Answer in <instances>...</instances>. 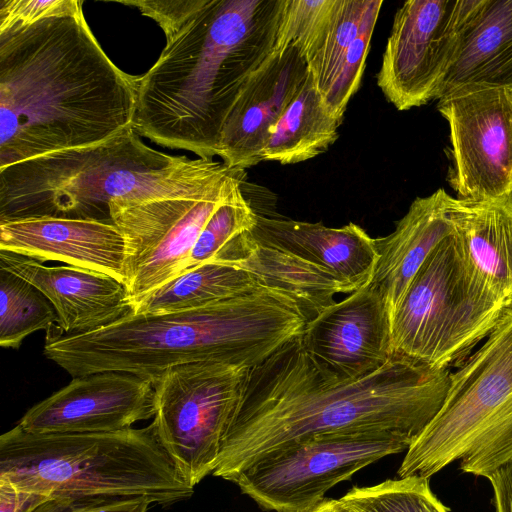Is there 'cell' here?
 I'll return each instance as SVG.
<instances>
[{"instance_id":"obj_1","label":"cell","mask_w":512,"mask_h":512,"mask_svg":"<svg viewBox=\"0 0 512 512\" xmlns=\"http://www.w3.org/2000/svg\"><path fill=\"white\" fill-rule=\"evenodd\" d=\"M300 336L247 371L213 476L231 482L265 455L321 434L390 432L413 442L444 403L449 369L394 353L375 371L342 377Z\"/></svg>"},{"instance_id":"obj_2","label":"cell","mask_w":512,"mask_h":512,"mask_svg":"<svg viewBox=\"0 0 512 512\" xmlns=\"http://www.w3.org/2000/svg\"><path fill=\"white\" fill-rule=\"evenodd\" d=\"M137 79L108 58L83 11L0 33V168L132 126Z\"/></svg>"},{"instance_id":"obj_3","label":"cell","mask_w":512,"mask_h":512,"mask_svg":"<svg viewBox=\"0 0 512 512\" xmlns=\"http://www.w3.org/2000/svg\"><path fill=\"white\" fill-rule=\"evenodd\" d=\"M282 0H206L137 79L132 126L151 141L217 156L239 93L275 51Z\"/></svg>"},{"instance_id":"obj_4","label":"cell","mask_w":512,"mask_h":512,"mask_svg":"<svg viewBox=\"0 0 512 512\" xmlns=\"http://www.w3.org/2000/svg\"><path fill=\"white\" fill-rule=\"evenodd\" d=\"M307 321L291 295L260 285L196 309L132 313L87 333L50 335L44 354L72 377L112 371L154 384L181 364L252 368L300 336Z\"/></svg>"},{"instance_id":"obj_5","label":"cell","mask_w":512,"mask_h":512,"mask_svg":"<svg viewBox=\"0 0 512 512\" xmlns=\"http://www.w3.org/2000/svg\"><path fill=\"white\" fill-rule=\"evenodd\" d=\"M243 174L213 159L155 150L129 126L98 144L0 168V222L38 217L112 222L114 201L204 199Z\"/></svg>"},{"instance_id":"obj_6","label":"cell","mask_w":512,"mask_h":512,"mask_svg":"<svg viewBox=\"0 0 512 512\" xmlns=\"http://www.w3.org/2000/svg\"><path fill=\"white\" fill-rule=\"evenodd\" d=\"M0 480L53 497H143L169 506L192 487L150 424L102 433L34 434L18 424L0 436Z\"/></svg>"},{"instance_id":"obj_7","label":"cell","mask_w":512,"mask_h":512,"mask_svg":"<svg viewBox=\"0 0 512 512\" xmlns=\"http://www.w3.org/2000/svg\"><path fill=\"white\" fill-rule=\"evenodd\" d=\"M511 306L474 270L453 231L420 267L391 317L392 351L436 369L458 367Z\"/></svg>"},{"instance_id":"obj_8","label":"cell","mask_w":512,"mask_h":512,"mask_svg":"<svg viewBox=\"0 0 512 512\" xmlns=\"http://www.w3.org/2000/svg\"><path fill=\"white\" fill-rule=\"evenodd\" d=\"M512 403V306L455 372L444 403L413 440L399 478H430L461 459L481 432Z\"/></svg>"},{"instance_id":"obj_9","label":"cell","mask_w":512,"mask_h":512,"mask_svg":"<svg viewBox=\"0 0 512 512\" xmlns=\"http://www.w3.org/2000/svg\"><path fill=\"white\" fill-rule=\"evenodd\" d=\"M249 369L213 362L181 364L153 384L155 436L192 487L216 467Z\"/></svg>"},{"instance_id":"obj_10","label":"cell","mask_w":512,"mask_h":512,"mask_svg":"<svg viewBox=\"0 0 512 512\" xmlns=\"http://www.w3.org/2000/svg\"><path fill=\"white\" fill-rule=\"evenodd\" d=\"M411 443L409 437L390 432L316 435L265 455L231 482L263 510L304 512L336 484Z\"/></svg>"},{"instance_id":"obj_11","label":"cell","mask_w":512,"mask_h":512,"mask_svg":"<svg viewBox=\"0 0 512 512\" xmlns=\"http://www.w3.org/2000/svg\"><path fill=\"white\" fill-rule=\"evenodd\" d=\"M240 188L242 179L204 199L168 198L110 204L111 221L126 241V286L132 306L186 270L206 222Z\"/></svg>"},{"instance_id":"obj_12","label":"cell","mask_w":512,"mask_h":512,"mask_svg":"<svg viewBox=\"0 0 512 512\" xmlns=\"http://www.w3.org/2000/svg\"><path fill=\"white\" fill-rule=\"evenodd\" d=\"M472 0H409L397 10L377 85L397 110L438 97Z\"/></svg>"},{"instance_id":"obj_13","label":"cell","mask_w":512,"mask_h":512,"mask_svg":"<svg viewBox=\"0 0 512 512\" xmlns=\"http://www.w3.org/2000/svg\"><path fill=\"white\" fill-rule=\"evenodd\" d=\"M450 130L447 180L458 199L512 193V89L454 92L438 99Z\"/></svg>"},{"instance_id":"obj_14","label":"cell","mask_w":512,"mask_h":512,"mask_svg":"<svg viewBox=\"0 0 512 512\" xmlns=\"http://www.w3.org/2000/svg\"><path fill=\"white\" fill-rule=\"evenodd\" d=\"M155 411L151 382L106 371L73 377L32 406L18 425L34 434L114 432L154 417Z\"/></svg>"},{"instance_id":"obj_15","label":"cell","mask_w":512,"mask_h":512,"mask_svg":"<svg viewBox=\"0 0 512 512\" xmlns=\"http://www.w3.org/2000/svg\"><path fill=\"white\" fill-rule=\"evenodd\" d=\"M300 338L313 358L342 377L375 371L394 354L390 317L372 284L326 307L306 323Z\"/></svg>"},{"instance_id":"obj_16","label":"cell","mask_w":512,"mask_h":512,"mask_svg":"<svg viewBox=\"0 0 512 512\" xmlns=\"http://www.w3.org/2000/svg\"><path fill=\"white\" fill-rule=\"evenodd\" d=\"M308 77L300 52L289 48L272 55L247 81L222 127L217 156L231 168L262 162L269 133Z\"/></svg>"},{"instance_id":"obj_17","label":"cell","mask_w":512,"mask_h":512,"mask_svg":"<svg viewBox=\"0 0 512 512\" xmlns=\"http://www.w3.org/2000/svg\"><path fill=\"white\" fill-rule=\"evenodd\" d=\"M0 250L41 263L64 262L127 283L126 241L112 222L61 217L4 221Z\"/></svg>"},{"instance_id":"obj_18","label":"cell","mask_w":512,"mask_h":512,"mask_svg":"<svg viewBox=\"0 0 512 512\" xmlns=\"http://www.w3.org/2000/svg\"><path fill=\"white\" fill-rule=\"evenodd\" d=\"M0 268L31 283L53 305L59 331L49 335L87 333L134 312L127 286L97 271L70 265L45 266L5 250H0Z\"/></svg>"},{"instance_id":"obj_19","label":"cell","mask_w":512,"mask_h":512,"mask_svg":"<svg viewBox=\"0 0 512 512\" xmlns=\"http://www.w3.org/2000/svg\"><path fill=\"white\" fill-rule=\"evenodd\" d=\"M250 232L263 243L294 253L325 269L349 293L371 283L379 259L375 238L355 223L332 228L320 222L257 214Z\"/></svg>"},{"instance_id":"obj_20","label":"cell","mask_w":512,"mask_h":512,"mask_svg":"<svg viewBox=\"0 0 512 512\" xmlns=\"http://www.w3.org/2000/svg\"><path fill=\"white\" fill-rule=\"evenodd\" d=\"M451 200L443 188L417 197L392 233L375 238L379 259L370 284L382 295L390 319L420 267L453 233Z\"/></svg>"},{"instance_id":"obj_21","label":"cell","mask_w":512,"mask_h":512,"mask_svg":"<svg viewBox=\"0 0 512 512\" xmlns=\"http://www.w3.org/2000/svg\"><path fill=\"white\" fill-rule=\"evenodd\" d=\"M487 88L512 89V0H472L437 100Z\"/></svg>"},{"instance_id":"obj_22","label":"cell","mask_w":512,"mask_h":512,"mask_svg":"<svg viewBox=\"0 0 512 512\" xmlns=\"http://www.w3.org/2000/svg\"><path fill=\"white\" fill-rule=\"evenodd\" d=\"M212 262L246 270L261 285L291 295L308 321L333 304L338 293H348L347 288L325 269L257 240L250 231L232 239Z\"/></svg>"},{"instance_id":"obj_23","label":"cell","mask_w":512,"mask_h":512,"mask_svg":"<svg viewBox=\"0 0 512 512\" xmlns=\"http://www.w3.org/2000/svg\"><path fill=\"white\" fill-rule=\"evenodd\" d=\"M450 217L474 270L512 304V193L479 201L452 197Z\"/></svg>"},{"instance_id":"obj_24","label":"cell","mask_w":512,"mask_h":512,"mask_svg":"<svg viewBox=\"0 0 512 512\" xmlns=\"http://www.w3.org/2000/svg\"><path fill=\"white\" fill-rule=\"evenodd\" d=\"M343 118L325 105L311 76L272 127L263 150V161L283 165L310 160L325 153L338 139Z\"/></svg>"},{"instance_id":"obj_25","label":"cell","mask_w":512,"mask_h":512,"mask_svg":"<svg viewBox=\"0 0 512 512\" xmlns=\"http://www.w3.org/2000/svg\"><path fill=\"white\" fill-rule=\"evenodd\" d=\"M261 284L246 270L216 262L190 268L133 305L134 314L196 309L240 296Z\"/></svg>"},{"instance_id":"obj_26","label":"cell","mask_w":512,"mask_h":512,"mask_svg":"<svg viewBox=\"0 0 512 512\" xmlns=\"http://www.w3.org/2000/svg\"><path fill=\"white\" fill-rule=\"evenodd\" d=\"M58 329L59 318L50 301L35 286L0 268V345L17 349L38 330Z\"/></svg>"},{"instance_id":"obj_27","label":"cell","mask_w":512,"mask_h":512,"mask_svg":"<svg viewBox=\"0 0 512 512\" xmlns=\"http://www.w3.org/2000/svg\"><path fill=\"white\" fill-rule=\"evenodd\" d=\"M371 0H337L322 36L304 58L322 99L328 95L355 38Z\"/></svg>"},{"instance_id":"obj_28","label":"cell","mask_w":512,"mask_h":512,"mask_svg":"<svg viewBox=\"0 0 512 512\" xmlns=\"http://www.w3.org/2000/svg\"><path fill=\"white\" fill-rule=\"evenodd\" d=\"M339 500L349 512H448L420 476L353 487Z\"/></svg>"},{"instance_id":"obj_29","label":"cell","mask_w":512,"mask_h":512,"mask_svg":"<svg viewBox=\"0 0 512 512\" xmlns=\"http://www.w3.org/2000/svg\"><path fill=\"white\" fill-rule=\"evenodd\" d=\"M256 220L257 213L246 199L243 189L236 190L206 222L191 251L186 270L212 262L232 239L251 231Z\"/></svg>"},{"instance_id":"obj_30","label":"cell","mask_w":512,"mask_h":512,"mask_svg":"<svg viewBox=\"0 0 512 512\" xmlns=\"http://www.w3.org/2000/svg\"><path fill=\"white\" fill-rule=\"evenodd\" d=\"M337 0H282L275 51L297 49L305 58L331 18Z\"/></svg>"},{"instance_id":"obj_31","label":"cell","mask_w":512,"mask_h":512,"mask_svg":"<svg viewBox=\"0 0 512 512\" xmlns=\"http://www.w3.org/2000/svg\"><path fill=\"white\" fill-rule=\"evenodd\" d=\"M382 4V0H371L359 33L342 62L331 90L323 100L329 111L339 118L344 117L350 99L360 86L371 38Z\"/></svg>"},{"instance_id":"obj_32","label":"cell","mask_w":512,"mask_h":512,"mask_svg":"<svg viewBox=\"0 0 512 512\" xmlns=\"http://www.w3.org/2000/svg\"><path fill=\"white\" fill-rule=\"evenodd\" d=\"M512 458V403L475 439L462 456L460 469L488 478Z\"/></svg>"},{"instance_id":"obj_33","label":"cell","mask_w":512,"mask_h":512,"mask_svg":"<svg viewBox=\"0 0 512 512\" xmlns=\"http://www.w3.org/2000/svg\"><path fill=\"white\" fill-rule=\"evenodd\" d=\"M80 0H0V33L82 12Z\"/></svg>"},{"instance_id":"obj_34","label":"cell","mask_w":512,"mask_h":512,"mask_svg":"<svg viewBox=\"0 0 512 512\" xmlns=\"http://www.w3.org/2000/svg\"><path fill=\"white\" fill-rule=\"evenodd\" d=\"M150 504L143 497H53L32 512H147Z\"/></svg>"},{"instance_id":"obj_35","label":"cell","mask_w":512,"mask_h":512,"mask_svg":"<svg viewBox=\"0 0 512 512\" xmlns=\"http://www.w3.org/2000/svg\"><path fill=\"white\" fill-rule=\"evenodd\" d=\"M206 0H143L121 1L135 6L143 15L152 18L162 28L166 41L205 4Z\"/></svg>"},{"instance_id":"obj_36","label":"cell","mask_w":512,"mask_h":512,"mask_svg":"<svg viewBox=\"0 0 512 512\" xmlns=\"http://www.w3.org/2000/svg\"><path fill=\"white\" fill-rule=\"evenodd\" d=\"M49 497L15 488L0 480V512H32Z\"/></svg>"},{"instance_id":"obj_37","label":"cell","mask_w":512,"mask_h":512,"mask_svg":"<svg viewBox=\"0 0 512 512\" xmlns=\"http://www.w3.org/2000/svg\"><path fill=\"white\" fill-rule=\"evenodd\" d=\"M496 512H512V458L488 476Z\"/></svg>"},{"instance_id":"obj_38","label":"cell","mask_w":512,"mask_h":512,"mask_svg":"<svg viewBox=\"0 0 512 512\" xmlns=\"http://www.w3.org/2000/svg\"><path fill=\"white\" fill-rule=\"evenodd\" d=\"M304 512H349L340 500L325 498L316 506Z\"/></svg>"}]
</instances>
